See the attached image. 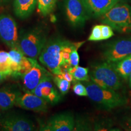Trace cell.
Segmentation results:
<instances>
[{
	"mask_svg": "<svg viewBox=\"0 0 131 131\" xmlns=\"http://www.w3.org/2000/svg\"><path fill=\"white\" fill-rule=\"evenodd\" d=\"M37 4V0H14V10L17 17L21 19L28 18Z\"/></svg>",
	"mask_w": 131,
	"mask_h": 131,
	"instance_id": "e0dca14e",
	"label": "cell"
},
{
	"mask_svg": "<svg viewBox=\"0 0 131 131\" xmlns=\"http://www.w3.org/2000/svg\"><path fill=\"white\" fill-rule=\"evenodd\" d=\"M57 76H58V77L61 78H63V79L67 80V81L69 82H72L74 80L72 75L71 73H70L68 71V69H63L62 70L60 74L57 75Z\"/></svg>",
	"mask_w": 131,
	"mask_h": 131,
	"instance_id": "4316f807",
	"label": "cell"
},
{
	"mask_svg": "<svg viewBox=\"0 0 131 131\" xmlns=\"http://www.w3.org/2000/svg\"><path fill=\"white\" fill-rule=\"evenodd\" d=\"M65 9L69 22L75 28L83 27L89 18L81 0H65Z\"/></svg>",
	"mask_w": 131,
	"mask_h": 131,
	"instance_id": "ba28073f",
	"label": "cell"
},
{
	"mask_svg": "<svg viewBox=\"0 0 131 131\" xmlns=\"http://www.w3.org/2000/svg\"><path fill=\"white\" fill-rule=\"evenodd\" d=\"M51 75L34 59L32 67L22 76L23 84L26 92H32L46 77Z\"/></svg>",
	"mask_w": 131,
	"mask_h": 131,
	"instance_id": "30bf717a",
	"label": "cell"
},
{
	"mask_svg": "<svg viewBox=\"0 0 131 131\" xmlns=\"http://www.w3.org/2000/svg\"><path fill=\"white\" fill-rule=\"evenodd\" d=\"M101 21L122 34H131V6L118 2L101 16Z\"/></svg>",
	"mask_w": 131,
	"mask_h": 131,
	"instance_id": "3957f363",
	"label": "cell"
},
{
	"mask_svg": "<svg viewBox=\"0 0 131 131\" xmlns=\"http://www.w3.org/2000/svg\"><path fill=\"white\" fill-rule=\"evenodd\" d=\"M53 81L58 88L59 91L61 92V95H64L68 92L70 88V82L67 81L63 78L55 76L53 78Z\"/></svg>",
	"mask_w": 131,
	"mask_h": 131,
	"instance_id": "7402d4cb",
	"label": "cell"
},
{
	"mask_svg": "<svg viewBox=\"0 0 131 131\" xmlns=\"http://www.w3.org/2000/svg\"><path fill=\"white\" fill-rule=\"evenodd\" d=\"M21 95L19 91L10 88L0 89V108L3 111L9 110L15 105Z\"/></svg>",
	"mask_w": 131,
	"mask_h": 131,
	"instance_id": "2e32d148",
	"label": "cell"
},
{
	"mask_svg": "<svg viewBox=\"0 0 131 131\" xmlns=\"http://www.w3.org/2000/svg\"><path fill=\"white\" fill-rule=\"evenodd\" d=\"M131 55V37L117 39L107 43L103 51L104 60L110 64L118 62Z\"/></svg>",
	"mask_w": 131,
	"mask_h": 131,
	"instance_id": "8992f818",
	"label": "cell"
},
{
	"mask_svg": "<svg viewBox=\"0 0 131 131\" xmlns=\"http://www.w3.org/2000/svg\"><path fill=\"white\" fill-rule=\"evenodd\" d=\"M68 71L72 75L74 80L78 81H89V69L88 68L77 66L70 67L68 69Z\"/></svg>",
	"mask_w": 131,
	"mask_h": 131,
	"instance_id": "d6986e66",
	"label": "cell"
},
{
	"mask_svg": "<svg viewBox=\"0 0 131 131\" xmlns=\"http://www.w3.org/2000/svg\"><path fill=\"white\" fill-rule=\"evenodd\" d=\"M9 54L11 60L12 76L21 77L32 67L34 59L26 56L19 49H10Z\"/></svg>",
	"mask_w": 131,
	"mask_h": 131,
	"instance_id": "4fadbf2b",
	"label": "cell"
},
{
	"mask_svg": "<svg viewBox=\"0 0 131 131\" xmlns=\"http://www.w3.org/2000/svg\"><path fill=\"white\" fill-rule=\"evenodd\" d=\"M102 40L101 25H95L92 29L91 35L88 38V41H98Z\"/></svg>",
	"mask_w": 131,
	"mask_h": 131,
	"instance_id": "603a6c76",
	"label": "cell"
},
{
	"mask_svg": "<svg viewBox=\"0 0 131 131\" xmlns=\"http://www.w3.org/2000/svg\"><path fill=\"white\" fill-rule=\"evenodd\" d=\"M8 0H0V4H4V3H6Z\"/></svg>",
	"mask_w": 131,
	"mask_h": 131,
	"instance_id": "4dcf8cb0",
	"label": "cell"
},
{
	"mask_svg": "<svg viewBox=\"0 0 131 131\" xmlns=\"http://www.w3.org/2000/svg\"><path fill=\"white\" fill-rule=\"evenodd\" d=\"M125 1H128V2L131 3V0H125Z\"/></svg>",
	"mask_w": 131,
	"mask_h": 131,
	"instance_id": "1f68e13d",
	"label": "cell"
},
{
	"mask_svg": "<svg viewBox=\"0 0 131 131\" xmlns=\"http://www.w3.org/2000/svg\"><path fill=\"white\" fill-rule=\"evenodd\" d=\"M32 92L45 100L49 104L53 105L60 102L61 100V95L52 83L51 75L46 77Z\"/></svg>",
	"mask_w": 131,
	"mask_h": 131,
	"instance_id": "7c38bea8",
	"label": "cell"
},
{
	"mask_svg": "<svg viewBox=\"0 0 131 131\" xmlns=\"http://www.w3.org/2000/svg\"><path fill=\"white\" fill-rule=\"evenodd\" d=\"M101 35H102V40H106L110 38L114 35L112 28L107 24H103L101 25Z\"/></svg>",
	"mask_w": 131,
	"mask_h": 131,
	"instance_id": "cb8c5ba5",
	"label": "cell"
},
{
	"mask_svg": "<svg viewBox=\"0 0 131 131\" xmlns=\"http://www.w3.org/2000/svg\"><path fill=\"white\" fill-rule=\"evenodd\" d=\"M89 76L92 81L102 88L115 91L122 88L121 77L112 65L106 61L93 64Z\"/></svg>",
	"mask_w": 131,
	"mask_h": 131,
	"instance_id": "277c9868",
	"label": "cell"
},
{
	"mask_svg": "<svg viewBox=\"0 0 131 131\" xmlns=\"http://www.w3.org/2000/svg\"><path fill=\"white\" fill-rule=\"evenodd\" d=\"M47 104L45 100L30 92L21 94L16 103V105L19 107L37 112H46L47 110Z\"/></svg>",
	"mask_w": 131,
	"mask_h": 131,
	"instance_id": "5bb4252c",
	"label": "cell"
},
{
	"mask_svg": "<svg viewBox=\"0 0 131 131\" xmlns=\"http://www.w3.org/2000/svg\"><path fill=\"white\" fill-rule=\"evenodd\" d=\"M69 41L61 38H53L47 40L38 57L39 61L52 73L57 75L63 70L62 50Z\"/></svg>",
	"mask_w": 131,
	"mask_h": 131,
	"instance_id": "6da1fadb",
	"label": "cell"
},
{
	"mask_svg": "<svg viewBox=\"0 0 131 131\" xmlns=\"http://www.w3.org/2000/svg\"><path fill=\"white\" fill-rule=\"evenodd\" d=\"M7 76L8 75L7 74H6V73H4L1 72H0V84L7 78Z\"/></svg>",
	"mask_w": 131,
	"mask_h": 131,
	"instance_id": "f1b7e54d",
	"label": "cell"
},
{
	"mask_svg": "<svg viewBox=\"0 0 131 131\" xmlns=\"http://www.w3.org/2000/svg\"><path fill=\"white\" fill-rule=\"evenodd\" d=\"M0 72L11 75V60L9 52L0 51Z\"/></svg>",
	"mask_w": 131,
	"mask_h": 131,
	"instance_id": "44dd1931",
	"label": "cell"
},
{
	"mask_svg": "<svg viewBox=\"0 0 131 131\" xmlns=\"http://www.w3.org/2000/svg\"><path fill=\"white\" fill-rule=\"evenodd\" d=\"M75 119L70 112H63L50 117L41 127L43 131H72L74 130Z\"/></svg>",
	"mask_w": 131,
	"mask_h": 131,
	"instance_id": "9c48e42d",
	"label": "cell"
},
{
	"mask_svg": "<svg viewBox=\"0 0 131 131\" xmlns=\"http://www.w3.org/2000/svg\"><path fill=\"white\" fill-rule=\"evenodd\" d=\"M120 0H81L89 17H101Z\"/></svg>",
	"mask_w": 131,
	"mask_h": 131,
	"instance_id": "9a60e30c",
	"label": "cell"
},
{
	"mask_svg": "<svg viewBox=\"0 0 131 131\" xmlns=\"http://www.w3.org/2000/svg\"><path fill=\"white\" fill-rule=\"evenodd\" d=\"M122 126L125 130L131 131V115L128 116L123 119Z\"/></svg>",
	"mask_w": 131,
	"mask_h": 131,
	"instance_id": "83f0119b",
	"label": "cell"
},
{
	"mask_svg": "<svg viewBox=\"0 0 131 131\" xmlns=\"http://www.w3.org/2000/svg\"><path fill=\"white\" fill-rule=\"evenodd\" d=\"M47 41L45 31L40 28L22 31L19 35V50L26 56L37 59Z\"/></svg>",
	"mask_w": 131,
	"mask_h": 131,
	"instance_id": "5b68a950",
	"label": "cell"
},
{
	"mask_svg": "<svg viewBox=\"0 0 131 131\" xmlns=\"http://www.w3.org/2000/svg\"><path fill=\"white\" fill-rule=\"evenodd\" d=\"M86 88L88 96L102 109L110 110L127 103L126 98L117 92L115 90L102 88L92 81H88Z\"/></svg>",
	"mask_w": 131,
	"mask_h": 131,
	"instance_id": "7a4b0ae2",
	"label": "cell"
},
{
	"mask_svg": "<svg viewBox=\"0 0 131 131\" xmlns=\"http://www.w3.org/2000/svg\"><path fill=\"white\" fill-rule=\"evenodd\" d=\"M57 0H37V6L38 12L42 16L50 14L56 5Z\"/></svg>",
	"mask_w": 131,
	"mask_h": 131,
	"instance_id": "ffe728a7",
	"label": "cell"
},
{
	"mask_svg": "<svg viewBox=\"0 0 131 131\" xmlns=\"http://www.w3.org/2000/svg\"><path fill=\"white\" fill-rule=\"evenodd\" d=\"M0 128L5 131L35 130V124L24 116L10 114L6 115L0 122Z\"/></svg>",
	"mask_w": 131,
	"mask_h": 131,
	"instance_id": "8fae6325",
	"label": "cell"
},
{
	"mask_svg": "<svg viewBox=\"0 0 131 131\" xmlns=\"http://www.w3.org/2000/svg\"><path fill=\"white\" fill-rule=\"evenodd\" d=\"M111 64L121 78L124 80L128 79L131 72V55Z\"/></svg>",
	"mask_w": 131,
	"mask_h": 131,
	"instance_id": "ac0fdd59",
	"label": "cell"
},
{
	"mask_svg": "<svg viewBox=\"0 0 131 131\" xmlns=\"http://www.w3.org/2000/svg\"><path fill=\"white\" fill-rule=\"evenodd\" d=\"M0 40L10 49H19L17 24L9 15H0Z\"/></svg>",
	"mask_w": 131,
	"mask_h": 131,
	"instance_id": "52a82bcc",
	"label": "cell"
},
{
	"mask_svg": "<svg viewBox=\"0 0 131 131\" xmlns=\"http://www.w3.org/2000/svg\"><path fill=\"white\" fill-rule=\"evenodd\" d=\"M129 87H130V88L131 89V72L129 77Z\"/></svg>",
	"mask_w": 131,
	"mask_h": 131,
	"instance_id": "f546056e",
	"label": "cell"
},
{
	"mask_svg": "<svg viewBox=\"0 0 131 131\" xmlns=\"http://www.w3.org/2000/svg\"><path fill=\"white\" fill-rule=\"evenodd\" d=\"M77 50L78 49L75 48L70 53L69 58V64L70 67L77 66L79 64L80 57Z\"/></svg>",
	"mask_w": 131,
	"mask_h": 131,
	"instance_id": "484cf974",
	"label": "cell"
},
{
	"mask_svg": "<svg viewBox=\"0 0 131 131\" xmlns=\"http://www.w3.org/2000/svg\"><path fill=\"white\" fill-rule=\"evenodd\" d=\"M73 91L78 96H88V92H87L86 86L80 83L75 84L73 87Z\"/></svg>",
	"mask_w": 131,
	"mask_h": 131,
	"instance_id": "d4e9b609",
	"label": "cell"
}]
</instances>
